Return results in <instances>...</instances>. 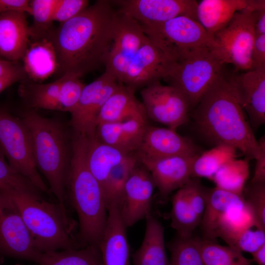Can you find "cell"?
I'll list each match as a JSON object with an SVG mask.
<instances>
[{"label":"cell","instance_id":"6da1fadb","mask_svg":"<svg viewBox=\"0 0 265 265\" xmlns=\"http://www.w3.org/2000/svg\"><path fill=\"white\" fill-rule=\"evenodd\" d=\"M116 15L110 0H97L53 30L50 39L61 76L71 74L81 78L105 65Z\"/></svg>","mask_w":265,"mask_h":265},{"label":"cell","instance_id":"7a4b0ae2","mask_svg":"<svg viewBox=\"0 0 265 265\" xmlns=\"http://www.w3.org/2000/svg\"><path fill=\"white\" fill-rule=\"evenodd\" d=\"M192 116L201 133L215 146L233 147L247 160L259 156L258 141L224 73L194 107Z\"/></svg>","mask_w":265,"mask_h":265},{"label":"cell","instance_id":"3957f363","mask_svg":"<svg viewBox=\"0 0 265 265\" xmlns=\"http://www.w3.org/2000/svg\"><path fill=\"white\" fill-rule=\"evenodd\" d=\"M86 140V136L74 132L66 187L78 216V237L82 247L98 245L107 216L103 188L87 164Z\"/></svg>","mask_w":265,"mask_h":265},{"label":"cell","instance_id":"277c9868","mask_svg":"<svg viewBox=\"0 0 265 265\" xmlns=\"http://www.w3.org/2000/svg\"><path fill=\"white\" fill-rule=\"evenodd\" d=\"M0 190L16 207L38 251L80 248L73 236L75 224L68 215L64 205L45 201L37 192Z\"/></svg>","mask_w":265,"mask_h":265},{"label":"cell","instance_id":"5b68a950","mask_svg":"<svg viewBox=\"0 0 265 265\" xmlns=\"http://www.w3.org/2000/svg\"><path fill=\"white\" fill-rule=\"evenodd\" d=\"M22 119L31 135L38 170L46 178L49 191L65 205L71 157L65 128L57 120L33 110L24 113Z\"/></svg>","mask_w":265,"mask_h":265},{"label":"cell","instance_id":"8992f818","mask_svg":"<svg viewBox=\"0 0 265 265\" xmlns=\"http://www.w3.org/2000/svg\"><path fill=\"white\" fill-rule=\"evenodd\" d=\"M224 73V64L211 50H198L174 61L164 80L179 90L189 109L194 108L215 81Z\"/></svg>","mask_w":265,"mask_h":265},{"label":"cell","instance_id":"52a82bcc","mask_svg":"<svg viewBox=\"0 0 265 265\" xmlns=\"http://www.w3.org/2000/svg\"><path fill=\"white\" fill-rule=\"evenodd\" d=\"M252 0L237 12L223 29L214 34L212 54L222 64H232L238 70H251V53L255 37Z\"/></svg>","mask_w":265,"mask_h":265},{"label":"cell","instance_id":"ba28073f","mask_svg":"<svg viewBox=\"0 0 265 265\" xmlns=\"http://www.w3.org/2000/svg\"><path fill=\"white\" fill-rule=\"evenodd\" d=\"M0 151L9 165L39 191L50 192L36 166L30 132L23 121L0 109Z\"/></svg>","mask_w":265,"mask_h":265},{"label":"cell","instance_id":"9c48e42d","mask_svg":"<svg viewBox=\"0 0 265 265\" xmlns=\"http://www.w3.org/2000/svg\"><path fill=\"white\" fill-rule=\"evenodd\" d=\"M143 28L146 36L174 61L188 52L212 50L215 46L214 36L197 21L185 16Z\"/></svg>","mask_w":265,"mask_h":265},{"label":"cell","instance_id":"30bf717a","mask_svg":"<svg viewBox=\"0 0 265 265\" xmlns=\"http://www.w3.org/2000/svg\"><path fill=\"white\" fill-rule=\"evenodd\" d=\"M40 253L14 203L0 189V263L4 257L36 263Z\"/></svg>","mask_w":265,"mask_h":265},{"label":"cell","instance_id":"8fae6325","mask_svg":"<svg viewBox=\"0 0 265 265\" xmlns=\"http://www.w3.org/2000/svg\"><path fill=\"white\" fill-rule=\"evenodd\" d=\"M148 39L142 26L130 16L116 12L113 34L105 71L123 83L129 64Z\"/></svg>","mask_w":265,"mask_h":265},{"label":"cell","instance_id":"7c38bea8","mask_svg":"<svg viewBox=\"0 0 265 265\" xmlns=\"http://www.w3.org/2000/svg\"><path fill=\"white\" fill-rule=\"evenodd\" d=\"M140 95L148 118L174 130L187 122L189 106L176 88L158 81L144 87Z\"/></svg>","mask_w":265,"mask_h":265},{"label":"cell","instance_id":"4fadbf2b","mask_svg":"<svg viewBox=\"0 0 265 265\" xmlns=\"http://www.w3.org/2000/svg\"><path fill=\"white\" fill-rule=\"evenodd\" d=\"M121 83L110 73L105 72L85 84L79 100L70 113V125L74 132L87 137L96 134L97 118L107 99Z\"/></svg>","mask_w":265,"mask_h":265},{"label":"cell","instance_id":"5bb4252c","mask_svg":"<svg viewBox=\"0 0 265 265\" xmlns=\"http://www.w3.org/2000/svg\"><path fill=\"white\" fill-rule=\"evenodd\" d=\"M111 2L119 6L118 12L132 18L143 27L159 24L180 16L197 21L198 2L195 0H121Z\"/></svg>","mask_w":265,"mask_h":265},{"label":"cell","instance_id":"9a60e30c","mask_svg":"<svg viewBox=\"0 0 265 265\" xmlns=\"http://www.w3.org/2000/svg\"><path fill=\"white\" fill-rule=\"evenodd\" d=\"M155 187L149 171L142 164H137L128 177L117 204L120 215L127 228L152 213V197Z\"/></svg>","mask_w":265,"mask_h":265},{"label":"cell","instance_id":"2e32d148","mask_svg":"<svg viewBox=\"0 0 265 265\" xmlns=\"http://www.w3.org/2000/svg\"><path fill=\"white\" fill-rule=\"evenodd\" d=\"M174 61L148 37L131 61L123 84L135 90L160 81Z\"/></svg>","mask_w":265,"mask_h":265},{"label":"cell","instance_id":"e0dca14e","mask_svg":"<svg viewBox=\"0 0 265 265\" xmlns=\"http://www.w3.org/2000/svg\"><path fill=\"white\" fill-rule=\"evenodd\" d=\"M254 129L265 123V67L226 77Z\"/></svg>","mask_w":265,"mask_h":265},{"label":"cell","instance_id":"ac0fdd59","mask_svg":"<svg viewBox=\"0 0 265 265\" xmlns=\"http://www.w3.org/2000/svg\"><path fill=\"white\" fill-rule=\"evenodd\" d=\"M198 155H179L160 158L136 156L138 162L151 174L161 197L165 200L191 178L192 164Z\"/></svg>","mask_w":265,"mask_h":265},{"label":"cell","instance_id":"d6986e66","mask_svg":"<svg viewBox=\"0 0 265 265\" xmlns=\"http://www.w3.org/2000/svg\"><path fill=\"white\" fill-rule=\"evenodd\" d=\"M137 152V156L150 158L200 154L192 141L180 135L176 130L149 125Z\"/></svg>","mask_w":265,"mask_h":265},{"label":"cell","instance_id":"ffe728a7","mask_svg":"<svg viewBox=\"0 0 265 265\" xmlns=\"http://www.w3.org/2000/svg\"><path fill=\"white\" fill-rule=\"evenodd\" d=\"M126 228L117 204L109 205L106 226L98 244L103 265H131Z\"/></svg>","mask_w":265,"mask_h":265},{"label":"cell","instance_id":"44dd1931","mask_svg":"<svg viewBox=\"0 0 265 265\" xmlns=\"http://www.w3.org/2000/svg\"><path fill=\"white\" fill-rule=\"evenodd\" d=\"M147 117H134L121 122L97 125L96 136L102 142L126 154L137 151L149 125Z\"/></svg>","mask_w":265,"mask_h":265},{"label":"cell","instance_id":"7402d4cb","mask_svg":"<svg viewBox=\"0 0 265 265\" xmlns=\"http://www.w3.org/2000/svg\"><path fill=\"white\" fill-rule=\"evenodd\" d=\"M25 13L0 14V55L9 61L22 59L29 41V26Z\"/></svg>","mask_w":265,"mask_h":265},{"label":"cell","instance_id":"603a6c76","mask_svg":"<svg viewBox=\"0 0 265 265\" xmlns=\"http://www.w3.org/2000/svg\"><path fill=\"white\" fill-rule=\"evenodd\" d=\"M244 208L243 195L216 187L209 188L207 206L199 225L203 238L215 240L220 223L224 216L233 210Z\"/></svg>","mask_w":265,"mask_h":265},{"label":"cell","instance_id":"cb8c5ba5","mask_svg":"<svg viewBox=\"0 0 265 265\" xmlns=\"http://www.w3.org/2000/svg\"><path fill=\"white\" fill-rule=\"evenodd\" d=\"M134 91L132 87L121 83L102 107L97 118V126L134 117H147L143 104L135 97Z\"/></svg>","mask_w":265,"mask_h":265},{"label":"cell","instance_id":"d4e9b609","mask_svg":"<svg viewBox=\"0 0 265 265\" xmlns=\"http://www.w3.org/2000/svg\"><path fill=\"white\" fill-rule=\"evenodd\" d=\"M50 36L29 39L22 59L25 74L36 81L45 80L57 71L56 54Z\"/></svg>","mask_w":265,"mask_h":265},{"label":"cell","instance_id":"484cf974","mask_svg":"<svg viewBox=\"0 0 265 265\" xmlns=\"http://www.w3.org/2000/svg\"><path fill=\"white\" fill-rule=\"evenodd\" d=\"M145 234L132 256L134 265H170L165 249L164 228L152 213L146 218Z\"/></svg>","mask_w":265,"mask_h":265},{"label":"cell","instance_id":"4316f807","mask_svg":"<svg viewBox=\"0 0 265 265\" xmlns=\"http://www.w3.org/2000/svg\"><path fill=\"white\" fill-rule=\"evenodd\" d=\"M247 5V0H202L197 3V20L209 34L214 35Z\"/></svg>","mask_w":265,"mask_h":265},{"label":"cell","instance_id":"83f0119b","mask_svg":"<svg viewBox=\"0 0 265 265\" xmlns=\"http://www.w3.org/2000/svg\"><path fill=\"white\" fill-rule=\"evenodd\" d=\"M86 137L87 164L103 188L111 170L132 154L101 141L96 134Z\"/></svg>","mask_w":265,"mask_h":265},{"label":"cell","instance_id":"f1b7e54d","mask_svg":"<svg viewBox=\"0 0 265 265\" xmlns=\"http://www.w3.org/2000/svg\"><path fill=\"white\" fill-rule=\"evenodd\" d=\"M39 265H103L98 245L40 252L36 262Z\"/></svg>","mask_w":265,"mask_h":265},{"label":"cell","instance_id":"f546056e","mask_svg":"<svg viewBox=\"0 0 265 265\" xmlns=\"http://www.w3.org/2000/svg\"><path fill=\"white\" fill-rule=\"evenodd\" d=\"M62 75L54 81L31 84L21 91L29 106L37 109L61 111Z\"/></svg>","mask_w":265,"mask_h":265},{"label":"cell","instance_id":"4dcf8cb0","mask_svg":"<svg viewBox=\"0 0 265 265\" xmlns=\"http://www.w3.org/2000/svg\"><path fill=\"white\" fill-rule=\"evenodd\" d=\"M171 225L177 236L189 238L193 236L201 221L189 205L183 186L177 190L171 200Z\"/></svg>","mask_w":265,"mask_h":265},{"label":"cell","instance_id":"1f68e13d","mask_svg":"<svg viewBox=\"0 0 265 265\" xmlns=\"http://www.w3.org/2000/svg\"><path fill=\"white\" fill-rule=\"evenodd\" d=\"M249 173L248 160L235 158L221 166L214 175L212 181L217 188L243 195Z\"/></svg>","mask_w":265,"mask_h":265},{"label":"cell","instance_id":"d6a6232c","mask_svg":"<svg viewBox=\"0 0 265 265\" xmlns=\"http://www.w3.org/2000/svg\"><path fill=\"white\" fill-rule=\"evenodd\" d=\"M237 151L233 147L218 145L200 154L192 164L191 178H205L212 180L221 166L237 158Z\"/></svg>","mask_w":265,"mask_h":265},{"label":"cell","instance_id":"836d02e7","mask_svg":"<svg viewBox=\"0 0 265 265\" xmlns=\"http://www.w3.org/2000/svg\"><path fill=\"white\" fill-rule=\"evenodd\" d=\"M199 244L205 265H252V260L229 246L204 238H199Z\"/></svg>","mask_w":265,"mask_h":265},{"label":"cell","instance_id":"e575fe53","mask_svg":"<svg viewBox=\"0 0 265 265\" xmlns=\"http://www.w3.org/2000/svg\"><path fill=\"white\" fill-rule=\"evenodd\" d=\"M138 162L137 158L132 154L111 170L103 188L107 209L112 204H118L125 184Z\"/></svg>","mask_w":265,"mask_h":265},{"label":"cell","instance_id":"d590c367","mask_svg":"<svg viewBox=\"0 0 265 265\" xmlns=\"http://www.w3.org/2000/svg\"><path fill=\"white\" fill-rule=\"evenodd\" d=\"M56 0H29L33 24L29 26V39L49 37L53 29V13Z\"/></svg>","mask_w":265,"mask_h":265},{"label":"cell","instance_id":"8d00e7d4","mask_svg":"<svg viewBox=\"0 0 265 265\" xmlns=\"http://www.w3.org/2000/svg\"><path fill=\"white\" fill-rule=\"evenodd\" d=\"M170 265H205L200 252L199 238L177 237L169 245Z\"/></svg>","mask_w":265,"mask_h":265},{"label":"cell","instance_id":"74e56055","mask_svg":"<svg viewBox=\"0 0 265 265\" xmlns=\"http://www.w3.org/2000/svg\"><path fill=\"white\" fill-rule=\"evenodd\" d=\"M243 196L254 227L265 231V183H249L244 188Z\"/></svg>","mask_w":265,"mask_h":265},{"label":"cell","instance_id":"f35d334b","mask_svg":"<svg viewBox=\"0 0 265 265\" xmlns=\"http://www.w3.org/2000/svg\"><path fill=\"white\" fill-rule=\"evenodd\" d=\"M9 188L32 192L39 191L29 181L9 165L0 151V189Z\"/></svg>","mask_w":265,"mask_h":265},{"label":"cell","instance_id":"ab89813d","mask_svg":"<svg viewBox=\"0 0 265 265\" xmlns=\"http://www.w3.org/2000/svg\"><path fill=\"white\" fill-rule=\"evenodd\" d=\"M183 186L189 205L201 221L207 206L209 188L203 186L198 179L193 178Z\"/></svg>","mask_w":265,"mask_h":265},{"label":"cell","instance_id":"60d3db41","mask_svg":"<svg viewBox=\"0 0 265 265\" xmlns=\"http://www.w3.org/2000/svg\"><path fill=\"white\" fill-rule=\"evenodd\" d=\"M265 244V231L247 229L240 233L229 246L241 252L252 253Z\"/></svg>","mask_w":265,"mask_h":265},{"label":"cell","instance_id":"b9f144b4","mask_svg":"<svg viewBox=\"0 0 265 265\" xmlns=\"http://www.w3.org/2000/svg\"><path fill=\"white\" fill-rule=\"evenodd\" d=\"M89 6L87 0H56L53 21L63 23L75 17Z\"/></svg>","mask_w":265,"mask_h":265},{"label":"cell","instance_id":"7bdbcfd3","mask_svg":"<svg viewBox=\"0 0 265 265\" xmlns=\"http://www.w3.org/2000/svg\"><path fill=\"white\" fill-rule=\"evenodd\" d=\"M265 67V34L255 35L251 53V70Z\"/></svg>","mask_w":265,"mask_h":265},{"label":"cell","instance_id":"ee69618b","mask_svg":"<svg viewBox=\"0 0 265 265\" xmlns=\"http://www.w3.org/2000/svg\"><path fill=\"white\" fill-rule=\"evenodd\" d=\"M260 145V153L255 159L254 173L250 183H265V138L262 136L258 140Z\"/></svg>","mask_w":265,"mask_h":265},{"label":"cell","instance_id":"f6af8a7d","mask_svg":"<svg viewBox=\"0 0 265 265\" xmlns=\"http://www.w3.org/2000/svg\"><path fill=\"white\" fill-rule=\"evenodd\" d=\"M255 35L265 34V0H253Z\"/></svg>","mask_w":265,"mask_h":265},{"label":"cell","instance_id":"bcb514c9","mask_svg":"<svg viewBox=\"0 0 265 265\" xmlns=\"http://www.w3.org/2000/svg\"><path fill=\"white\" fill-rule=\"evenodd\" d=\"M17 11L31 14L29 0H0V14Z\"/></svg>","mask_w":265,"mask_h":265},{"label":"cell","instance_id":"7dc6e473","mask_svg":"<svg viewBox=\"0 0 265 265\" xmlns=\"http://www.w3.org/2000/svg\"><path fill=\"white\" fill-rule=\"evenodd\" d=\"M26 74L23 66H20L15 70L0 78V93L4 89L22 80Z\"/></svg>","mask_w":265,"mask_h":265},{"label":"cell","instance_id":"c3c4849f","mask_svg":"<svg viewBox=\"0 0 265 265\" xmlns=\"http://www.w3.org/2000/svg\"><path fill=\"white\" fill-rule=\"evenodd\" d=\"M20 66L17 62L0 59V78L15 70Z\"/></svg>","mask_w":265,"mask_h":265},{"label":"cell","instance_id":"681fc988","mask_svg":"<svg viewBox=\"0 0 265 265\" xmlns=\"http://www.w3.org/2000/svg\"><path fill=\"white\" fill-rule=\"evenodd\" d=\"M252 261L258 265H265V244L252 253Z\"/></svg>","mask_w":265,"mask_h":265},{"label":"cell","instance_id":"f907efd6","mask_svg":"<svg viewBox=\"0 0 265 265\" xmlns=\"http://www.w3.org/2000/svg\"><path fill=\"white\" fill-rule=\"evenodd\" d=\"M15 265H21L20 264H16Z\"/></svg>","mask_w":265,"mask_h":265}]
</instances>
